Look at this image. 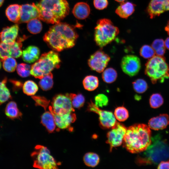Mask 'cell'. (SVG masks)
<instances>
[{"mask_svg": "<svg viewBox=\"0 0 169 169\" xmlns=\"http://www.w3.org/2000/svg\"><path fill=\"white\" fill-rule=\"evenodd\" d=\"M27 28L31 33L36 34L41 31L42 25L39 19L35 18L31 20L27 23Z\"/></svg>", "mask_w": 169, "mask_h": 169, "instance_id": "obj_31", "label": "cell"}, {"mask_svg": "<svg viewBox=\"0 0 169 169\" xmlns=\"http://www.w3.org/2000/svg\"><path fill=\"white\" fill-rule=\"evenodd\" d=\"M3 65L6 71L12 72L15 70L17 66V63L14 58L9 57L3 61Z\"/></svg>", "mask_w": 169, "mask_h": 169, "instance_id": "obj_37", "label": "cell"}, {"mask_svg": "<svg viewBox=\"0 0 169 169\" xmlns=\"http://www.w3.org/2000/svg\"><path fill=\"white\" fill-rule=\"evenodd\" d=\"M132 84L134 91L138 93L142 94L145 92L148 88L147 82L142 79H136Z\"/></svg>", "mask_w": 169, "mask_h": 169, "instance_id": "obj_34", "label": "cell"}, {"mask_svg": "<svg viewBox=\"0 0 169 169\" xmlns=\"http://www.w3.org/2000/svg\"><path fill=\"white\" fill-rule=\"evenodd\" d=\"M7 82L6 78L0 82V105L11 98L10 91L6 86Z\"/></svg>", "mask_w": 169, "mask_h": 169, "instance_id": "obj_29", "label": "cell"}, {"mask_svg": "<svg viewBox=\"0 0 169 169\" xmlns=\"http://www.w3.org/2000/svg\"><path fill=\"white\" fill-rule=\"evenodd\" d=\"M24 93L28 95H33L38 90L37 84L33 81L28 80L26 81L23 86Z\"/></svg>", "mask_w": 169, "mask_h": 169, "instance_id": "obj_33", "label": "cell"}, {"mask_svg": "<svg viewBox=\"0 0 169 169\" xmlns=\"http://www.w3.org/2000/svg\"><path fill=\"white\" fill-rule=\"evenodd\" d=\"M49 109L53 115L56 125L59 129H69L71 124L74 123L76 119V115L74 112L58 115L53 111L50 106Z\"/></svg>", "mask_w": 169, "mask_h": 169, "instance_id": "obj_16", "label": "cell"}, {"mask_svg": "<svg viewBox=\"0 0 169 169\" xmlns=\"http://www.w3.org/2000/svg\"><path fill=\"white\" fill-rule=\"evenodd\" d=\"M107 134L106 143L110 146L111 151L113 148L120 146L123 144L127 128L122 124L117 122Z\"/></svg>", "mask_w": 169, "mask_h": 169, "instance_id": "obj_11", "label": "cell"}, {"mask_svg": "<svg viewBox=\"0 0 169 169\" xmlns=\"http://www.w3.org/2000/svg\"><path fill=\"white\" fill-rule=\"evenodd\" d=\"M110 59L109 55L100 49L96 51L90 56L88 64L92 70L101 73L106 67Z\"/></svg>", "mask_w": 169, "mask_h": 169, "instance_id": "obj_12", "label": "cell"}, {"mask_svg": "<svg viewBox=\"0 0 169 169\" xmlns=\"http://www.w3.org/2000/svg\"><path fill=\"white\" fill-rule=\"evenodd\" d=\"M31 156L33 159V166L34 167L42 169L58 168V164L45 146L39 145L36 146Z\"/></svg>", "mask_w": 169, "mask_h": 169, "instance_id": "obj_8", "label": "cell"}, {"mask_svg": "<svg viewBox=\"0 0 169 169\" xmlns=\"http://www.w3.org/2000/svg\"><path fill=\"white\" fill-rule=\"evenodd\" d=\"M11 81L14 84L15 87L19 88H21L22 85V83L20 81L13 80H11Z\"/></svg>", "mask_w": 169, "mask_h": 169, "instance_id": "obj_47", "label": "cell"}, {"mask_svg": "<svg viewBox=\"0 0 169 169\" xmlns=\"http://www.w3.org/2000/svg\"><path fill=\"white\" fill-rule=\"evenodd\" d=\"M119 32V28L110 20L100 19L95 28L94 41L98 46L102 48L113 41Z\"/></svg>", "mask_w": 169, "mask_h": 169, "instance_id": "obj_7", "label": "cell"}, {"mask_svg": "<svg viewBox=\"0 0 169 169\" xmlns=\"http://www.w3.org/2000/svg\"><path fill=\"white\" fill-rule=\"evenodd\" d=\"M109 102L107 97L103 94L97 95L95 97V104L98 107H103L107 106Z\"/></svg>", "mask_w": 169, "mask_h": 169, "instance_id": "obj_41", "label": "cell"}, {"mask_svg": "<svg viewBox=\"0 0 169 169\" xmlns=\"http://www.w3.org/2000/svg\"><path fill=\"white\" fill-rule=\"evenodd\" d=\"M78 37L74 26L60 22L49 28L43 39L53 50L60 52L74 46Z\"/></svg>", "mask_w": 169, "mask_h": 169, "instance_id": "obj_1", "label": "cell"}, {"mask_svg": "<svg viewBox=\"0 0 169 169\" xmlns=\"http://www.w3.org/2000/svg\"><path fill=\"white\" fill-rule=\"evenodd\" d=\"M20 13V19L19 23H28L33 19H39L38 10L34 3L21 5Z\"/></svg>", "mask_w": 169, "mask_h": 169, "instance_id": "obj_15", "label": "cell"}, {"mask_svg": "<svg viewBox=\"0 0 169 169\" xmlns=\"http://www.w3.org/2000/svg\"><path fill=\"white\" fill-rule=\"evenodd\" d=\"M19 29L17 24L4 28L0 33L1 42L8 44L14 42L18 37Z\"/></svg>", "mask_w": 169, "mask_h": 169, "instance_id": "obj_17", "label": "cell"}, {"mask_svg": "<svg viewBox=\"0 0 169 169\" xmlns=\"http://www.w3.org/2000/svg\"><path fill=\"white\" fill-rule=\"evenodd\" d=\"M135 5L130 2H123L116 9L115 12L120 17L127 19L134 12Z\"/></svg>", "mask_w": 169, "mask_h": 169, "instance_id": "obj_21", "label": "cell"}, {"mask_svg": "<svg viewBox=\"0 0 169 169\" xmlns=\"http://www.w3.org/2000/svg\"><path fill=\"white\" fill-rule=\"evenodd\" d=\"M61 60L58 54L50 51L42 54L31 66L30 74L36 78L41 79L55 68H59Z\"/></svg>", "mask_w": 169, "mask_h": 169, "instance_id": "obj_5", "label": "cell"}, {"mask_svg": "<svg viewBox=\"0 0 169 169\" xmlns=\"http://www.w3.org/2000/svg\"><path fill=\"white\" fill-rule=\"evenodd\" d=\"M41 122L49 132L52 133L55 129L56 125L54 117L50 111H46L42 115Z\"/></svg>", "mask_w": 169, "mask_h": 169, "instance_id": "obj_23", "label": "cell"}, {"mask_svg": "<svg viewBox=\"0 0 169 169\" xmlns=\"http://www.w3.org/2000/svg\"><path fill=\"white\" fill-rule=\"evenodd\" d=\"M68 95L70 99L73 107L79 109L83 106L85 99L82 94L78 93L76 94L70 93L68 94Z\"/></svg>", "mask_w": 169, "mask_h": 169, "instance_id": "obj_32", "label": "cell"}, {"mask_svg": "<svg viewBox=\"0 0 169 169\" xmlns=\"http://www.w3.org/2000/svg\"><path fill=\"white\" fill-rule=\"evenodd\" d=\"M169 124V116L166 114H160L151 118L148 122L149 128L154 130L166 128Z\"/></svg>", "mask_w": 169, "mask_h": 169, "instance_id": "obj_18", "label": "cell"}, {"mask_svg": "<svg viewBox=\"0 0 169 169\" xmlns=\"http://www.w3.org/2000/svg\"><path fill=\"white\" fill-rule=\"evenodd\" d=\"M4 0H0V7H1L3 3Z\"/></svg>", "mask_w": 169, "mask_h": 169, "instance_id": "obj_50", "label": "cell"}, {"mask_svg": "<svg viewBox=\"0 0 169 169\" xmlns=\"http://www.w3.org/2000/svg\"><path fill=\"white\" fill-rule=\"evenodd\" d=\"M165 30L169 35V21H168L166 26L165 28Z\"/></svg>", "mask_w": 169, "mask_h": 169, "instance_id": "obj_49", "label": "cell"}, {"mask_svg": "<svg viewBox=\"0 0 169 169\" xmlns=\"http://www.w3.org/2000/svg\"><path fill=\"white\" fill-rule=\"evenodd\" d=\"M116 1L120 3H122L124 2L125 0H115Z\"/></svg>", "mask_w": 169, "mask_h": 169, "instance_id": "obj_51", "label": "cell"}, {"mask_svg": "<svg viewBox=\"0 0 169 169\" xmlns=\"http://www.w3.org/2000/svg\"><path fill=\"white\" fill-rule=\"evenodd\" d=\"M90 13L89 5L85 2L77 3L74 6L72 13L74 17L79 19H84L87 18Z\"/></svg>", "mask_w": 169, "mask_h": 169, "instance_id": "obj_20", "label": "cell"}, {"mask_svg": "<svg viewBox=\"0 0 169 169\" xmlns=\"http://www.w3.org/2000/svg\"><path fill=\"white\" fill-rule=\"evenodd\" d=\"M151 46L155 51L165 48L164 41L162 39H157L155 40L152 44Z\"/></svg>", "mask_w": 169, "mask_h": 169, "instance_id": "obj_44", "label": "cell"}, {"mask_svg": "<svg viewBox=\"0 0 169 169\" xmlns=\"http://www.w3.org/2000/svg\"><path fill=\"white\" fill-rule=\"evenodd\" d=\"M114 115L116 119L119 121H125L129 116L128 110L123 106L116 108L115 110Z\"/></svg>", "mask_w": 169, "mask_h": 169, "instance_id": "obj_36", "label": "cell"}, {"mask_svg": "<svg viewBox=\"0 0 169 169\" xmlns=\"http://www.w3.org/2000/svg\"><path fill=\"white\" fill-rule=\"evenodd\" d=\"M117 77L116 71L112 68H107L102 72V79L104 81L107 83L110 84L114 82Z\"/></svg>", "mask_w": 169, "mask_h": 169, "instance_id": "obj_27", "label": "cell"}, {"mask_svg": "<svg viewBox=\"0 0 169 169\" xmlns=\"http://www.w3.org/2000/svg\"><path fill=\"white\" fill-rule=\"evenodd\" d=\"M87 110L98 115L100 125L103 129L112 128L117 122L112 112L100 110L92 101L88 103Z\"/></svg>", "mask_w": 169, "mask_h": 169, "instance_id": "obj_9", "label": "cell"}, {"mask_svg": "<svg viewBox=\"0 0 169 169\" xmlns=\"http://www.w3.org/2000/svg\"><path fill=\"white\" fill-rule=\"evenodd\" d=\"M139 153L135 160L138 166L157 165L169 159V146L166 140L158 134L152 137L147 149Z\"/></svg>", "mask_w": 169, "mask_h": 169, "instance_id": "obj_3", "label": "cell"}, {"mask_svg": "<svg viewBox=\"0 0 169 169\" xmlns=\"http://www.w3.org/2000/svg\"><path fill=\"white\" fill-rule=\"evenodd\" d=\"M17 71L18 74L21 77H26L30 75L31 66L23 63L18 64L17 66Z\"/></svg>", "mask_w": 169, "mask_h": 169, "instance_id": "obj_39", "label": "cell"}, {"mask_svg": "<svg viewBox=\"0 0 169 169\" xmlns=\"http://www.w3.org/2000/svg\"><path fill=\"white\" fill-rule=\"evenodd\" d=\"M5 114L7 117L11 119H20L22 114L18 108L16 102H9L7 104L5 109Z\"/></svg>", "mask_w": 169, "mask_h": 169, "instance_id": "obj_24", "label": "cell"}, {"mask_svg": "<svg viewBox=\"0 0 169 169\" xmlns=\"http://www.w3.org/2000/svg\"><path fill=\"white\" fill-rule=\"evenodd\" d=\"M145 73L152 84L162 83L169 78V65L163 56H154L146 64Z\"/></svg>", "mask_w": 169, "mask_h": 169, "instance_id": "obj_6", "label": "cell"}, {"mask_svg": "<svg viewBox=\"0 0 169 169\" xmlns=\"http://www.w3.org/2000/svg\"><path fill=\"white\" fill-rule=\"evenodd\" d=\"M149 101L150 106L154 109L159 107L164 102L162 96L158 93H154L151 95Z\"/></svg>", "mask_w": 169, "mask_h": 169, "instance_id": "obj_35", "label": "cell"}, {"mask_svg": "<svg viewBox=\"0 0 169 169\" xmlns=\"http://www.w3.org/2000/svg\"><path fill=\"white\" fill-rule=\"evenodd\" d=\"M24 38H20L18 39L17 41L9 44L10 45V57L14 58H18L22 54V42Z\"/></svg>", "mask_w": 169, "mask_h": 169, "instance_id": "obj_26", "label": "cell"}, {"mask_svg": "<svg viewBox=\"0 0 169 169\" xmlns=\"http://www.w3.org/2000/svg\"><path fill=\"white\" fill-rule=\"evenodd\" d=\"M157 168L159 169H169V159L161 161L157 166Z\"/></svg>", "mask_w": 169, "mask_h": 169, "instance_id": "obj_45", "label": "cell"}, {"mask_svg": "<svg viewBox=\"0 0 169 169\" xmlns=\"http://www.w3.org/2000/svg\"><path fill=\"white\" fill-rule=\"evenodd\" d=\"M95 8L98 10H103L106 8L108 5V0H94Z\"/></svg>", "mask_w": 169, "mask_h": 169, "instance_id": "obj_43", "label": "cell"}, {"mask_svg": "<svg viewBox=\"0 0 169 169\" xmlns=\"http://www.w3.org/2000/svg\"><path fill=\"white\" fill-rule=\"evenodd\" d=\"M40 51L37 46H29L24 49L22 53V58L23 60L31 63L37 61L39 58Z\"/></svg>", "mask_w": 169, "mask_h": 169, "instance_id": "obj_19", "label": "cell"}, {"mask_svg": "<svg viewBox=\"0 0 169 169\" xmlns=\"http://www.w3.org/2000/svg\"><path fill=\"white\" fill-rule=\"evenodd\" d=\"M21 6L18 4L9 5L5 11L6 15L8 20L14 23H19L20 19Z\"/></svg>", "mask_w": 169, "mask_h": 169, "instance_id": "obj_22", "label": "cell"}, {"mask_svg": "<svg viewBox=\"0 0 169 169\" xmlns=\"http://www.w3.org/2000/svg\"><path fill=\"white\" fill-rule=\"evenodd\" d=\"M168 11L169 0H150L146 9L147 13L151 18Z\"/></svg>", "mask_w": 169, "mask_h": 169, "instance_id": "obj_14", "label": "cell"}, {"mask_svg": "<svg viewBox=\"0 0 169 169\" xmlns=\"http://www.w3.org/2000/svg\"><path fill=\"white\" fill-rule=\"evenodd\" d=\"M99 81L96 76L89 75L84 77L83 81L84 88L89 91H92L95 90L98 86Z\"/></svg>", "mask_w": 169, "mask_h": 169, "instance_id": "obj_25", "label": "cell"}, {"mask_svg": "<svg viewBox=\"0 0 169 169\" xmlns=\"http://www.w3.org/2000/svg\"><path fill=\"white\" fill-rule=\"evenodd\" d=\"M1 62L0 61V69L1 68Z\"/></svg>", "mask_w": 169, "mask_h": 169, "instance_id": "obj_52", "label": "cell"}, {"mask_svg": "<svg viewBox=\"0 0 169 169\" xmlns=\"http://www.w3.org/2000/svg\"><path fill=\"white\" fill-rule=\"evenodd\" d=\"M9 57H10L9 44L1 42L0 43V60L3 61Z\"/></svg>", "mask_w": 169, "mask_h": 169, "instance_id": "obj_40", "label": "cell"}, {"mask_svg": "<svg viewBox=\"0 0 169 169\" xmlns=\"http://www.w3.org/2000/svg\"><path fill=\"white\" fill-rule=\"evenodd\" d=\"M164 42L165 47L169 50V37L166 39Z\"/></svg>", "mask_w": 169, "mask_h": 169, "instance_id": "obj_48", "label": "cell"}, {"mask_svg": "<svg viewBox=\"0 0 169 169\" xmlns=\"http://www.w3.org/2000/svg\"><path fill=\"white\" fill-rule=\"evenodd\" d=\"M39 85L43 90L47 91L51 89L53 86L54 82L53 75L51 72L40 79Z\"/></svg>", "mask_w": 169, "mask_h": 169, "instance_id": "obj_30", "label": "cell"}, {"mask_svg": "<svg viewBox=\"0 0 169 169\" xmlns=\"http://www.w3.org/2000/svg\"><path fill=\"white\" fill-rule=\"evenodd\" d=\"M99 156L95 153L88 152L83 157L84 164L87 166L95 167L98 165L100 161Z\"/></svg>", "mask_w": 169, "mask_h": 169, "instance_id": "obj_28", "label": "cell"}, {"mask_svg": "<svg viewBox=\"0 0 169 169\" xmlns=\"http://www.w3.org/2000/svg\"><path fill=\"white\" fill-rule=\"evenodd\" d=\"M140 55L146 59H149L153 57L155 52L152 46L148 45H144L140 50Z\"/></svg>", "mask_w": 169, "mask_h": 169, "instance_id": "obj_38", "label": "cell"}, {"mask_svg": "<svg viewBox=\"0 0 169 169\" xmlns=\"http://www.w3.org/2000/svg\"><path fill=\"white\" fill-rule=\"evenodd\" d=\"M53 111L58 115L74 112V110L68 94H58L54 96L50 106Z\"/></svg>", "mask_w": 169, "mask_h": 169, "instance_id": "obj_10", "label": "cell"}, {"mask_svg": "<svg viewBox=\"0 0 169 169\" xmlns=\"http://www.w3.org/2000/svg\"><path fill=\"white\" fill-rule=\"evenodd\" d=\"M151 131L149 126L136 124L127 128L123 145L130 152L138 153L145 151L151 142Z\"/></svg>", "mask_w": 169, "mask_h": 169, "instance_id": "obj_2", "label": "cell"}, {"mask_svg": "<svg viewBox=\"0 0 169 169\" xmlns=\"http://www.w3.org/2000/svg\"><path fill=\"white\" fill-rule=\"evenodd\" d=\"M35 5L39 11V19L49 23L60 22L69 11L66 0H41Z\"/></svg>", "mask_w": 169, "mask_h": 169, "instance_id": "obj_4", "label": "cell"}, {"mask_svg": "<svg viewBox=\"0 0 169 169\" xmlns=\"http://www.w3.org/2000/svg\"><path fill=\"white\" fill-rule=\"evenodd\" d=\"M121 67L123 71L131 77L138 74L141 68L140 59L134 55H126L122 58Z\"/></svg>", "mask_w": 169, "mask_h": 169, "instance_id": "obj_13", "label": "cell"}, {"mask_svg": "<svg viewBox=\"0 0 169 169\" xmlns=\"http://www.w3.org/2000/svg\"><path fill=\"white\" fill-rule=\"evenodd\" d=\"M32 98L35 101L36 105L42 106L45 110L48 106L49 101L45 97L40 96H33Z\"/></svg>", "mask_w": 169, "mask_h": 169, "instance_id": "obj_42", "label": "cell"}, {"mask_svg": "<svg viewBox=\"0 0 169 169\" xmlns=\"http://www.w3.org/2000/svg\"><path fill=\"white\" fill-rule=\"evenodd\" d=\"M155 52L157 55L163 56L165 52V48L158 50Z\"/></svg>", "mask_w": 169, "mask_h": 169, "instance_id": "obj_46", "label": "cell"}]
</instances>
